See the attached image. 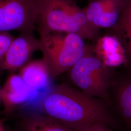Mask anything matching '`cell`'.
Here are the masks:
<instances>
[{"mask_svg": "<svg viewBox=\"0 0 131 131\" xmlns=\"http://www.w3.org/2000/svg\"><path fill=\"white\" fill-rule=\"evenodd\" d=\"M43 113L73 129L94 123L123 131L111 106L100 99L83 93L70 84H54L40 103Z\"/></svg>", "mask_w": 131, "mask_h": 131, "instance_id": "6da1fadb", "label": "cell"}, {"mask_svg": "<svg viewBox=\"0 0 131 131\" xmlns=\"http://www.w3.org/2000/svg\"><path fill=\"white\" fill-rule=\"evenodd\" d=\"M38 9V29L51 32L74 33L94 41L100 30L91 26L73 0H35Z\"/></svg>", "mask_w": 131, "mask_h": 131, "instance_id": "7a4b0ae2", "label": "cell"}, {"mask_svg": "<svg viewBox=\"0 0 131 131\" xmlns=\"http://www.w3.org/2000/svg\"><path fill=\"white\" fill-rule=\"evenodd\" d=\"M38 30L42 59L53 80L66 73L91 48L77 34Z\"/></svg>", "mask_w": 131, "mask_h": 131, "instance_id": "3957f363", "label": "cell"}, {"mask_svg": "<svg viewBox=\"0 0 131 131\" xmlns=\"http://www.w3.org/2000/svg\"><path fill=\"white\" fill-rule=\"evenodd\" d=\"M116 70L108 68L99 59L91 45L89 51L66 73L70 84L88 96L103 100L111 106L110 90Z\"/></svg>", "mask_w": 131, "mask_h": 131, "instance_id": "277c9868", "label": "cell"}, {"mask_svg": "<svg viewBox=\"0 0 131 131\" xmlns=\"http://www.w3.org/2000/svg\"><path fill=\"white\" fill-rule=\"evenodd\" d=\"M38 17L35 0H0V32L33 33Z\"/></svg>", "mask_w": 131, "mask_h": 131, "instance_id": "5b68a950", "label": "cell"}, {"mask_svg": "<svg viewBox=\"0 0 131 131\" xmlns=\"http://www.w3.org/2000/svg\"><path fill=\"white\" fill-rule=\"evenodd\" d=\"M111 107L124 128L131 131V70L117 69L110 90Z\"/></svg>", "mask_w": 131, "mask_h": 131, "instance_id": "8992f818", "label": "cell"}, {"mask_svg": "<svg viewBox=\"0 0 131 131\" xmlns=\"http://www.w3.org/2000/svg\"><path fill=\"white\" fill-rule=\"evenodd\" d=\"M128 0H89L83 8L94 28L110 29L117 23Z\"/></svg>", "mask_w": 131, "mask_h": 131, "instance_id": "52a82bcc", "label": "cell"}, {"mask_svg": "<svg viewBox=\"0 0 131 131\" xmlns=\"http://www.w3.org/2000/svg\"><path fill=\"white\" fill-rule=\"evenodd\" d=\"M39 39L33 33H21L15 38L8 51L2 59L1 68L5 70H17L27 63L35 52L40 50Z\"/></svg>", "mask_w": 131, "mask_h": 131, "instance_id": "ba28073f", "label": "cell"}, {"mask_svg": "<svg viewBox=\"0 0 131 131\" xmlns=\"http://www.w3.org/2000/svg\"><path fill=\"white\" fill-rule=\"evenodd\" d=\"M94 54L108 68L116 70L126 65V55L118 38L108 31L100 35L92 45Z\"/></svg>", "mask_w": 131, "mask_h": 131, "instance_id": "9c48e42d", "label": "cell"}, {"mask_svg": "<svg viewBox=\"0 0 131 131\" xmlns=\"http://www.w3.org/2000/svg\"><path fill=\"white\" fill-rule=\"evenodd\" d=\"M19 75L31 90V99L39 98L40 102L54 85L48 68L42 58L24 66Z\"/></svg>", "mask_w": 131, "mask_h": 131, "instance_id": "30bf717a", "label": "cell"}, {"mask_svg": "<svg viewBox=\"0 0 131 131\" xmlns=\"http://www.w3.org/2000/svg\"><path fill=\"white\" fill-rule=\"evenodd\" d=\"M1 101L6 113L23 105L32 97V92L19 74H12L1 89Z\"/></svg>", "mask_w": 131, "mask_h": 131, "instance_id": "8fae6325", "label": "cell"}, {"mask_svg": "<svg viewBox=\"0 0 131 131\" xmlns=\"http://www.w3.org/2000/svg\"><path fill=\"white\" fill-rule=\"evenodd\" d=\"M19 131H76L41 113H31L21 118Z\"/></svg>", "mask_w": 131, "mask_h": 131, "instance_id": "7c38bea8", "label": "cell"}, {"mask_svg": "<svg viewBox=\"0 0 131 131\" xmlns=\"http://www.w3.org/2000/svg\"><path fill=\"white\" fill-rule=\"evenodd\" d=\"M121 42L126 55V65L124 67L131 70V0H128L117 24L108 30Z\"/></svg>", "mask_w": 131, "mask_h": 131, "instance_id": "4fadbf2b", "label": "cell"}, {"mask_svg": "<svg viewBox=\"0 0 131 131\" xmlns=\"http://www.w3.org/2000/svg\"><path fill=\"white\" fill-rule=\"evenodd\" d=\"M15 38L8 32H0V59L5 56Z\"/></svg>", "mask_w": 131, "mask_h": 131, "instance_id": "5bb4252c", "label": "cell"}, {"mask_svg": "<svg viewBox=\"0 0 131 131\" xmlns=\"http://www.w3.org/2000/svg\"><path fill=\"white\" fill-rule=\"evenodd\" d=\"M76 131H113L107 125L102 123H94L75 127L73 128Z\"/></svg>", "mask_w": 131, "mask_h": 131, "instance_id": "9a60e30c", "label": "cell"}, {"mask_svg": "<svg viewBox=\"0 0 131 131\" xmlns=\"http://www.w3.org/2000/svg\"><path fill=\"white\" fill-rule=\"evenodd\" d=\"M0 131H6L3 122L0 119Z\"/></svg>", "mask_w": 131, "mask_h": 131, "instance_id": "2e32d148", "label": "cell"}, {"mask_svg": "<svg viewBox=\"0 0 131 131\" xmlns=\"http://www.w3.org/2000/svg\"><path fill=\"white\" fill-rule=\"evenodd\" d=\"M1 100V90H0V101Z\"/></svg>", "mask_w": 131, "mask_h": 131, "instance_id": "e0dca14e", "label": "cell"}]
</instances>
